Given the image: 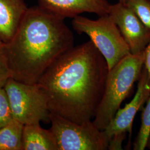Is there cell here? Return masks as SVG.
I'll list each match as a JSON object with an SVG mask.
<instances>
[{
  "label": "cell",
  "instance_id": "cell-1",
  "mask_svg": "<svg viewBox=\"0 0 150 150\" xmlns=\"http://www.w3.org/2000/svg\"><path fill=\"white\" fill-rule=\"evenodd\" d=\"M108 72L105 57L90 40L63 54L37 85L47 98L50 113L83 123L95 117Z\"/></svg>",
  "mask_w": 150,
  "mask_h": 150
},
{
  "label": "cell",
  "instance_id": "cell-2",
  "mask_svg": "<svg viewBox=\"0 0 150 150\" xmlns=\"http://www.w3.org/2000/svg\"><path fill=\"white\" fill-rule=\"evenodd\" d=\"M74 46L73 33L64 18L40 6L28 8L15 34L0 51L11 78L37 84L43 73Z\"/></svg>",
  "mask_w": 150,
  "mask_h": 150
},
{
  "label": "cell",
  "instance_id": "cell-3",
  "mask_svg": "<svg viewBox=\"0 0 150 150\" xmlns=\"http://www.w3.org/2000/svg\"><path fill=\"white\" fill-rule=\"evenodd\" d=\"M144 59V51L129 54L109 71L105 92L92 121L98 129L101 131L106 129L129 96L134 83L139 80Z\"/></svg>",
  "mask_w": 150,
  "mask_h": 150
},
{
  "label": "cell",
  "instance_id": "cell-4",
  "mask_svg": "<svg viewBox=\"0 0 150 150\" xmlns=\"http://www.w3.org/2000/svg\"><path fill=\"white\" fill-rule=\"evenodd\" d=\"M92 20L80 15L72 18V25L79 34L90 38L107 62L109 71L125 57L131 54L117 26L107 14Z\"/></svg>",
  "mask_w": 150,
  "mask_h": 150
},
{
  "label": "cell",
  "instance_id": "cell-5",
  "mask_svg": "<svg viewBox=\"0 0 150 150\" xmlns=\"http://www.w3.org/2000/svg\"><path fill=\"white\" fill-rule=\"evenodd\" d=\"M50 122L58 150H108L109 142L104 131L92 121L77 123L50 113Z\"/></svg>",
  "mask_w": 150,
  "mask_h": 150
},
{
  "label": "cell",
  "instance_id": "cell-6",
  "mask_svg": "<svg viewBox=\"0 0 150 150\" xmlns=\"http://www.w3.org/2000/svg\"><path fill=\"white\" fill-rule=\"evenodd\" d=\"M4 88L14 120L24 126L50 121L47 98L37 84H27L10 78Z\"/></svg>",
  "mask_w": 150,
  "mask_h": 150
},
{
  "label": "cell",
  "instance_id": "cell-7",
  "mask_svg": "<svg viewBox=\"0 0 150 150\" xmlns=\"http://www.w3.org/2000/svg\"><path fill=\"white\" fill-rule=\"evenodd\" d=\"M108 14L117 26L131 54H135L144 51L150 42V28L122 2L118 1L111 4Z\"/></svg>",
  "mask_w": 150,
  "mask_h": 150
},
{
  "label": "cell",
  "instance_id": "cell-8",
  "mask_svg": "<svg viewBox=\"0 0 150 150\" xmlns=\"http://www.w3.org/2000/svg\"><path fill=\"white\" fill-rule=\"evenodd\" d=\"M134 98L123 108H119L114 117L103 131L108 142L113 137L125 136L128 132L130 137L136 113L146 103L150 96V86L147 71L143 69Z\"/></svg>",
  "mask_w": 150,
  "mask_h": 150
},
{
  "label": "cell",
  "instance_id": "cell-9",
  "mask_svg": "<svg viewBox=\"0 0 150 150\" xmlns=\"http://www.w3.org/2000/svg\"><path fill=\"white\" fill-rule=\"evenodd\" d=\"M42 8L63 18L83 13L101 16L108 14L111 4L108 0H38Z\"/></svg>",
  "mask_w": 150,
  "mask_h": 150
},
{
  "label": "cell",
  "instance_id": "cell-10",
  "mask_svg": "<svg viewBox=\"0 0 150 150\" xmlns=\"http://www.w3.org/2000/svg\"><path fill=\"white\" fill-rule=\"evenodd\" d=\"M27 9L24 0H0V38L4 43L13 38Z\"/></svg>",
  "mask_w": 150,
  "mask_h": 150
},
{
  "label": "cell",
  "instance_id": "cell-11",
  "mask_svg": "<svg viewBox=\"0 0 150 150\" xmlns=\"http://www.w3.org/2000/svg\"><path fill=\"white\" fill-rule=\"evenodd\" d=\"M22 150H58L54 134L40 125H27L23 126Z\"/></svg>",
  "mask_w": 150,
  "mask_h": 150
},
{
  "label": "cell",
  "instance_id": "cell-12",
  "mask_svg": "<svg viewBox=\"0 0 150 150\" xmlns=\"http://www.w3.org/2000/svg\"><path fill=\"white\" fill-rule=\"evenodd\" d=\"M23 126L13 120L0 128V150H22Z\"/></svg>",
  "mask_w": 150,
  "mask_h": 150
},
{
  "label": "cell",
  "instance_id": "cell-13",
  "mask_svg": "<svg viewBox=\"0 0 150 150\" xmlns=\"http://www.w3.org/2000/svg\"><path fill=\"white\" fill-rule=\"evenodd\" d=\"M150 137V96L141 115L139 132L134 144V150H144Z\"/></svg>",
  "mask_w": 150,
  "mask_h": 150
},
{
  "label": "cell",
  "instance_id": "cell-14",
  "mask_svg": "<svg viewBox=\"0 0 150 150\" xmlns=\"http://www.w3.org/2000/svg\"><path fill=\"white\" fill-rule=\"evenodd\" d=\"M124 4L134 11L141 21L150 28V0H127Z\"/></svg>",
  "mask_w": 150,
  "mask_h": 150
},
{
  "label": "cell",
  "instance_id": "cell-15",
  "mask_svg": "<svg viewBox=\"0 0 150 150\" xmlns=\"http://www.w3.org/2000/svg\"><path fill=\"white\" fill-rule=\"evenodd\" d=\"M14 120L7 92L4 87L0 88V128Z\"/></svg>",
  "mask_w": 150,
  "mask_h": 150
},
{
  "label": "cell",
  "instance_id": "cell-16",
  "mask_svg": "<svg viewBox=\"0 0 150 150\" xmlns=\"http://www.w3.org/2000/svg\"><path fill=\"white\" fill-rule=\"evenodd\" d=\"M11 77V71L6 60L0 51V88L4 87L7 81Z\"/></svg>",
  "mask_w": 150,
  "mask_h": 150
},
{
  "label": "cell",
  "instance_id": "cell-17",
  "mask_svg": "<svg viewBox=\"0 0 150 150\" xmlns=\"http://www.w3.org/2000/svg\"><path fill=\"white\" fill-rule=\"evenodd\" d=\"M145 53V59H144V66L147 71L148 79L150 86V41L144 50Z\"/></svg>",
  "mask_w": 150,
  "mask_h": 150
},
{
  "label": "cell",
  "instance_id": "cell-18",
  "mask_svg": "<svg viewBox=\"0 0 150 150\" xmlns=\"http://www.w3.org/2000/svg\"><path fill=\"white\" fill-rule=\"evenodd\" d=\"M147 147L150 149V137L149 139V141H148V143H147Z\"/></svg>",
  "mask_w": 150,
  "mask_h": 150
},
{
  "label": "cell",
  "instance_id": "cell-19",
  "mask_svg": "<svg viewBox=\"0 0 150 150\" xmlns=\"http://www.w3.org/2000/svg\"><path fill=\"white\" fill-rule=\"evenodd\" d=\"M3 45H4V42L2 41V40H1V38H0V48L2 47V46H3Z\"/></svg>",
  "mask_w": 150,
  "mask_h": 150
},
{
  "label": "cell",
  "instance_id": "cell-20",
  "mask_svg": "<svg viewBox=\"0 0 150 150\" xmlns=\"http://www.w3.org/2000/svg\"><path fill=\"white\" fill-rule=\"evenodd\" d=\"M127 0H117V1L118 2H122V3H125Z\"/></svg>",
  "mask_w": 150,
  "mask_h": 150
}]
</instances>
